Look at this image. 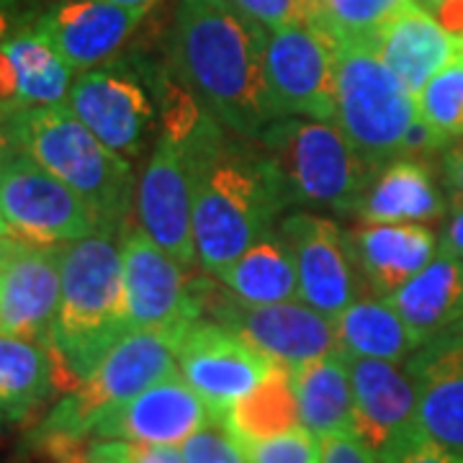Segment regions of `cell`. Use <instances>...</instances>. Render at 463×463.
I'll return each mask as SVG.
<instances>
[{"label":"cell","mask_w":463,"mask_h":463,"mask_svg":"<svg viewBox=\"0 0 463 463\" xmlns=\"http://www.w3.org/2000/svg\"><path fill=\"white\" fill-rule=\"evenodd\" d=\"M410 3L412 0H315L309 21L322 26L335 42H371Z\"/></svg>","instance_id":"cell-31"},{"label":"cell","mask_w":463,"mask_h":463,"mask_svg":"<svg viewBox=\"0 0 463 463\" xmlns=\"http://www.w3.org/2000/svg\"><path fill=\"white\" fill-rule=\"evenodd\" d=\"M8 240H11V237H3V240H0V263H3V255H5V248H8Z\"/></svg>","instance_id":"cell-46"},{"label":"cell","mask_w":463,"mask_h":463,"mask_svg":"<svg viewBox=\"0 0 463 463\" xmlns=\"http://www.w3.org/2000/svg\"><path fill=\"white\" fill-rule=\"evenodd\" d=\"M118 234L96 232L62 248V294L50 345L57 379L75 389L111 347L132 332Z\"/></svg>","instance_id":"cell-3"},{"label":"cell","mask_w":463,"mask_h":463,"mask_svg":"<svg viewBox=\"0 0 463 463\" xmlns=\"http://www.w3.org/2000/svg\"><path fill=\"white\" fill-rule=\"evenodd\" d=\"M337 42L315 21H297L265 36V83L279 118L335 124Z\"/></svg>","instance_id":"cell-10"},{"label":"cell","mask_w":463,"mask_h":463,"mask_svg":"<svg viewBox=\"0 0 463 463\" xmlns=\"http://www.w3.org/2000/svg\"><path fill=\"white\" fill-rule=\"evenodd\" d=\"M181 453L185 463H248L240 440L219 420H209L201 430L183 440Z\"/></svg>","instance_id":"cell-34"},{"label":"cell","mask_w":463,"mask_h":463,"mask_svg":"<svg viewBox=\"0 0 463 463\" xmlns=\"http://www.w3.org/2000/svg\"><path fill=\"white\" fill-rule=\"evenodd\" d=\"M3 50L11 54L16 67L21 111L65 103L70 85L75 80V70L42 33L33 32L32 24H18L16 29H11L3 39Z\"/></svg>","instance_id":"cell-29"},{"label":"cell","mask_w":463,"mask_h":463,"mask_svg":"<svg viewBox=\"0 0 463 463\" xmlns=\"http://www.w3.org/2000/svg\"><path fill=\"white\" fill-rule=\"evenodd\" d=\"M322 463H379V456L365 446L355 430L322 438Z\"/></svg>","instance_id":"cell-38"},{"label":"cell","mask_w":463,"mask_h":463,"mask_svg":"<svg viewBox=\"0 0 463 463\" xmlns=\"http://www.w3.org/2000/svg\"><path fill=\"white\" fill-rule=\"evenodd\" d=\"M62 294V248L8 240L0 263V332L47 343Z\"/></svg>","instance_id":"cell-16"},{"label":"cell","mask_w":463,"mask_h":463,"mask_svg":"<svg viewBox=\"0 0 463 463\" xmlns=\"http://www.w3.org/2000/svg\"><path fill=\"white\" fill-rule=\"evenodd\" d=\"M417 392V428L463 450V319L404 361Z\"/></svg>","instance_id":"cell-17"},{"label":"cell","mask_w":463,"mask_h":463,"mask_svg":"<svg viewBox=\"0 0 463 463\" xmlns=\"http://www.w3.org/2000/svg\"><path fill=\"white\" fill-rule=\"evenodd\" d=\"M5 3H8L11 11H18V8H44V11H50V8L60 5V3H67V0H5Z\"/></svg>","instance_id":"cell-41"},{"label":"cell","mask_w":463,"mask_h":463,"mask_svg":"<svg viewBox=\"0 0 463 463\" xmlns=\"http://www.w3.org/2000/svg\"><path fill=\"white\" fill-rule=\"evenodd\" d=\"M347 237L361 279L379 297H392L425 270L438 250L435 232L422 224H364Z\"/></svg>","instance_id":"cell-22"},{"label":"cell","mask_w":463,"mask_h":463,"mask_svg":"<svg viewBox=\"0 0 463 463\" xmlns=\"http://www.w3.org/2000/svg\"><path fill=\"white\" fill-rule=\"evenodd\" d=\"M196 288L203 319L237 332L270 361L288 365L291 371L340 347L335 319L301 301L250 304L216 279H196Z\"/></svg>","instance_id":"cell-8"},{"label":"cell","mask_w":463,"mask_h":463,"mask_svg":"<svg viewBox=\"0 0 463 463\" xmlns=\"http://www.w3.org/2000/svg\"><path fill=\"white\" fill-rule=\"evenodd\" d=\"M181 335L132 330L100 361L93 373L70 389L33 430V443L47 438L88 440L106 414L142 394L152 383L178 373Z\"/></svg>","instance_id":"cell-7"},{"label":"cell","mask_w":463,"mask_h":463,"mask_svg":"<svg viewBox=\"0 0 463 463\" xmlns=\"http://www.w3.org/2000/svg\"><path fill=\"white\" fill-rule=\"evenodd\" d=\"M3 127L11 147L29 155L96 209L103 232H127L137 196L132 163L106 147L67 103L18 111Z\"/></svg>","instance_id":"cell-5"},{"label":"cell","mask_w":463,"mask_h":463,"mask_svg":"<svg viewBox=\"0 0 463 463\" xmlns=\"http://www.w3.org/2000/svg\"><path fill=\"white\" fill-rule=\"evenodd\" d=\"M214 279L250 304L298 301L297 265L279 230L268 232L234 263L214 273Z\"/></svg>","instance_id":"cell-27"},{"label":"cell","mask_w":463,"mask_h":463,"mask_svg":"<svg viewBox=\"0 0 463 463\" xmlns=\"http://www.w3.org/2000/svg\"><path fill=\"white\" fill-rule=\"evenodd\" d=\"M11 29H14L11 8H8V3H5V0H0V44H3V39L11 33Z\"/></svg>","instance_id":"cell-43"},{"label":"cell","mask_w":463,"mask_h":463,"mask_svg":"<svg viewBox=\"0 0 463 463\" xmlns=\"http://www.w3.org/2000/svg\"><path fill=\"white\" fill-rule=\"evenodd\" d=\"M386 298L397 307L420 347L463 319V260L438 255Z\"/></svg>","instance_id":"cell-24"},{"label":"cell","mask_w":463,"mask_h":463,"mask_svg":"<svg viewBox=\"0 0 463 463\" xmlns=\"http://www.w3.org/2000/svg\"><path fill=\"white\" fill-rule=\"evenodd\" d=\"M106 3H114V5H121V8H129V11H139V14H147L157 0H106Z\"/></svg>","instance_id":"cell-42"},{"label":"cell","mask_w":463,"mask_h":463,"mask_svg":"<svg viewBox=\"0 0 463 463\" xmlns=\"http://www.w3.org/2000/svg\"><path fill=\"white\" fill-rule=\"evenodd\" d=\"M0 425H5V420H3V414H0Z\"/></svg>","instance_id":"cell-48"},{"label":"cell","mask_w":463,"mask_h":463,"mask_svg":"<svg viewBox=\"0 0 463 463\" xmlns=\"http://www.w3.org/2000/svg\"><path fill=\"white\" fill-rule=\"evenodd\" d=\"M121 273L132 330H167L183 337L203 319L196 279L139 227L121 237Z\"/></svg>","instance_id":"cell-11"},{"label":"cell","mask_w":463,"mask_h":463,"mask_svg":"<svg viewBox=\"0 0 463 463\" xmlns=\"http://www.w3.org/2000/svg\"><path fill=\"white\" fill-rule=\"evenodd\" d=\"M443 212L446 203L430 170L414 157L381 167L358 206L364 224H420L440 219Z\"/></svg>","instance_id":"cell-23"},{"label":"cell","mask_w":463,"mask_h":463,"mask_svg":"<svg viewBox=\"0 0 463 463\" xmlns=\"http://www.w3.org/2000/svg\"><path fill=\"white\" fill-rule=\"evenodd\" d=\"M88 463H185L178 446H145L114 438H88Z\"/></svg>","instance_id":"cell-35"},{"label":"cell","mask_w":463,"mask_h":463,"mask_svg":"<svg viewBox=\"0 0 463 463\" xmlns=\"http://www.w3.org/2000/svg\"><path fill=\"white\" fill-rule=\"evenodd\" d=\"M245 16L258 21L263 29H279L286 24L309 21L315 14V0H230Z\"/></svg>","instance_id":"cell-37"},{"label":"cell","mask_w":463,"mask_h":463,"mask_svg":"<svg viewBox=\"0 0 463 463\" xmlns=\"http://www.w3.org/2000/svg\"><path fill=\"white\" fill-rule=\"evenodd\" d=\"M57 383V364L47 343L0 332V414L5 422L26 420Z\"/></svg>","instance_id":"cell-26"},{"label":"cell","mask_w":463,"mask_h":463,"mask_svg":"<svg viewBox=\"0 0 463 463\" xmlns=\"http://www.w3.org/2000/svg\"><path fill=\"white\" fill-rule=\"evenodd\" d=\"M75 463H88V458H80V461H75Z\"/></svg>","instance_id":"cell-49"},{"label":"cell","mask_w":463,"mask_h":463,"mask_svg":"<svg viewBox=\"0 0 463 463\" xmlns=\"http://www.w3.org/2000/svg\"><path fill=\"white\" fill-rule=\"evenodd\" d=\"M11 152H14V147H11L8 134H5V127H3V121H0V163H3Z\"/></svg>","instance_id":"cell-44"},{"label":"cell","mask_w":463,"mask_h":463,"mask_svg":"<svg viewBox=\"0 0 463 463\" xmlns=\"http://www.w3.org/2000/svg\"><path fill=\"white\" fill-rule=\"evenodd\" d=\"M443 170H446V181L453 191L456 199H463V145L453 147L443 160Z\"/></svg>","instance_id":"cell-40"},{"label":"cell","mask_w":463,"mask_h":463,"mask_svg":"<svg viewBox=\"0 0 463 463\" xmlns=\"http://www.w3.org/2000/svg\"><path fill=\"white\" fill-rule=\"evenodd\" d=\"M438 255L463 260V199L453 196V209L438 240Z\"/></svg>","instance_id":"cell-39"},{"label":"cell","mask_w":463,"mask_h":463,"mask_svg":"<svg viewBox=\"0 0 463 463\" xmlns=\"http://www.w3.org/2000/svg\"><path fill=\"white\" fill-rule=\"evenodd\" d=\"M240 446L248 456V463H322V438L304 425Z\"/></svg>","instance_id":"cell-33"},{"label":"cell","mask_w":463,"mask_h":463,"mask_svg":"<svg viewBox=\"0 0 463 463\" xmlns=\"http://www.w3.org/2000/svg\"><path fill=\"white\" fill-rule=\"evenodd\" d=\"M212 420L203 399L178 373L152 383L142 394L106 414L90 438H114L145 446H178Z\"/></svg>","instance_id":"cell-18"},{"label":"cell","mask_w":463,"mask_h":463,"mask_svg":"<svg viewBox=\"0 0 463 463\" xmlns=\"http://www.w3.org/2000/svg\"><path fill=\"white\" fill-rule=\"evenodd\" d=\"M335 124L373 173L440 147L420 118L417 99L365 39L337 42Z\"/></svg>","instance_id":"cell-4"},{"label":"cell","mask_w":463,"mask_h":463,"mask_svg":"<svg viewBox=\"0 0 463 463\" xmlns=\"http://www.w3.org/2000/svg\"><path fill=\"white\" fill-rule=\"evenodd\" d=\"M350 358L353 430L376 456H383L417 430V392L404 364Z\"/></svg>","instance_id":"cell-19"},{"label":"cell","mask_w":463,"mask_h":463,"mask_svg":"<svg viewBox=\"0 0 463 463\" xmlns=\"http://www.w3.org/2000/svg\"><path fill=\"white\" fill-rule=\"evenodd\" d=\"M276 361L250 345L224 325L201 319L178 343V371L185 383L203 399L212 420L224 414L270 373Z\"/></svg>","instance_id":"cell-12"},{"label":"cell","mask_w":463,"mask_h":463,"mask_svg":"<svg viewBox=\"0 0 463 463\" xmlns=\"http://www.w3.org/2000/svg\"><path fill=\"white\" fill-rule=\"evenodd\" d=\"M417 109L440 147L463 137V50L420 90Z\"/></svg>","instance_id":"cell-32"},{"label":"cell","mask_w":463,"mask_h":463,"mask_svg":"<svg viewBox=\"0 0 463 463\" xmlns=\"http://www.w3.org/2000/svg\"><path fill=\"white\" fill-rule=\"evenodd\" d=\"M379 463H463V450L443 446L417 428L379 456Z\"/></svg>","instance_id":"cell-36"},{"label":"cell","mask_w":463,"mask_h":463,"mask_svg":"<svg viewBox=\"0 0 463 463\" xmlns=\"http://www.w3.org/2000/svg\"><path fill=\"white\" fill-rule=\"evenodd\" d=\"M414 3H420V5H422V8H428V5H430L432 0H414Z\"/></svg>","instance_id":"cell-47"},{"label":"cell","mask_w":463,"mask_h":463,"mask_svg":"<svg viewBox=\"0 0 463 463\" xmlns=\"http://www.w3.org/2000/svg\"><path fill=\"white\" fill-rule=\"evenodd\" d=\"M265 36L230 0H178L173 65L181 85L227 132L258 139L279 121L265 83Z\"/></svg>","instance_id":"cell-1"},{"label":"cell","mask_w":463,"mask_h":463,"mask_svg":"<svg viewBox=\"0 0 463 463\" xmlns=\"http://www.w3.org/2000/svg\"><path fill=\"white\" fill-rule=\"evenodd\" d=\"M276 230L297 265L298 301L332 319L343 315L361 297V273L347 232L315 212L286 214Z\"/></svg>","instance_id":"cell-13"},{"label":"cell","mask_w":463,"mask_h":463,"mask_svg":"<svg viewBox=\"0 0 463 463\" xmlns=\"http://www.w3.org/2000/svg\"><path fill=\"white\" fill-rule=\"evenodd\" d=\"M279 178L288 209L358 214L373 170L332 121L279 118L255 139Z\"/></svg>","instance_id":"cell-6"},{"label":"cell","mask_w":463,"mask_h":463,"mask_svg":"<svg viewBox=\"0 0 463 463\" xmlns=\"http://www.w3.org/2000/svg\"><path fill=\"white\" fill-rule=\"evenodd\" d=\"M183 147L194 181L196 255L214 276L273 232L288 203L260 145L227 132L212 116L203 114Z\"/></svg>","instance_id":"cell-2"},{"label":"cell","mask_w":463,"mask_h":463,"mask_svg":"<svg viewBox=\"0 0 463 463\" xmlns=\"http://www.w3.org/2000/svg\"><path fill=\"white\" fill-rule=\"evenodd\" d=\"M65 103L106 147L127 160L142 152L155 121L147 88L121 62L78 72Z\"/></svg>","instance_id":"cell-15"},{"label":"cell","mask_w":463,"mask_h":463,"mask_svg":"<svg viewBox=\"0 0 463 463\" xmlns=\"http://www.w3.org/2000/svg\"><path fill=\"white\" fill-rule=\"evenodd\" d=\"M3 237H14V234H11V230H8L5 216H3V209H0V240H3Z\"/></svg>","instance_id":"cell-45"},{"label":"cell","mask_w":463,"mask_h":463,"mask_svg":"<svg viewBox=\"0 0 463 463\" xmlns=\"http://www.w3.org/2000/svg\"><path fill=\"white\" fill-rule=\"evenodd\" d=\"M301 425L319 438L353 430V381L343 347L291 371Z\"/></svg>","instance_id":"cell-25"},{"label":"cell","mask_w":463,"mask_h":463,"mask_svg":"<svg viewBox=\"0 0 463 463\" xmlns=\"http://www.w3.org/2000/svg\"><path fill=\"white\" fill-rule=\"evenodd\" d=\"M0 209L11 234L32 245L65 248L103 232L83 196L16 149L0 163Z\"/></svg>","instance_id":"cell-9"},{"label":"cell","mask_w":463,"mask_h":463,"mask_svg":"<svg viewBox=\"0 0 463 463\" xmlns=\"http://www.w3.org/2000/svg\"><path fill=\"white\" fill-rule=\"evenodd\" d=\"M337 345L355 358H379L404 364L414 350L412 332L386 297H358L335 317Z\"/></svg>","instance_id":"cell-28"},{"label":"cell","mask_w":463,"mask_h":463,"mask_svg":"<svg viewBox=\"0 0 463 463\" xmlns=\"http://www.w3.org/2000/svg\"><path fill=\"white\" fill-rule=\"evenodd\" d=\"M240 440H265L301 425L294 376L288 365L276 364L248 397H242L222 420Z\"/></svg>","instance_id":"cell-30"},{"label":"cell","mask_w":463,"mask_h":463,"mask_svg":"<svg viewBox=\"0 0 463 463\" xmlns=\"http://www.w3.org/2000/svg\"><path fill=\"white\" fill-rule=\"evenodd\" d=\"M137 227L191 270L199 263L194 237V181L183 142L160 134L134 196Z\"/></svg>","instance_id":"cell-14"},{"label":"cell","mask_w":463,"mask_h":463,"mask_svg":"<svg viewBox=\"0 0 463 463\" xmlns=\"http://www.w3.org/2000/svg\"><path fill=\"white\" fill-rule=\"evenodd\" d=\"M142 16L106 0H67L36 14L32 26L75 72H85L106 65L132 36Z\"/></svg>","instance_id":"cell-20"},{"label":"cell","mask_w":463,"mask_h":463,"mask_svg":"<svg viewBox=\"0 0 463 463\" xmlns=\"http://www.w3.org/2000/svg\"><path fill=\"white\" fill-rule=\"evenodd\" d=\"M371 44L417 99L432 75L463 50V36L448 32L430 11L412 0L371 39Z\"/></svg>","instance_id":"cell-21"}]
</instances>
